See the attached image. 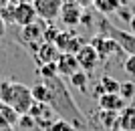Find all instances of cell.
I'll return each mask as SVG.
<instances>
[{"mask_svg":"<svg viewBox=\"0 0 135 131\" xmlns=\"http://www.w3.org/2000/svg\"><path fill=\"white\" fill-rule=\"evenodd\" d=\"M79 24H83L85 28H91V26L95 24V16H93V12H91V10H83V16H81V22Z\"/></svg>","mask_w":135,"mask_h":131,"instance_id":"cell-24","label":"cell"},{"mask_svg":"<svg viewBox=\"0 0 135 131\" xmlns=\"http://www.w3.org/2000/svg\"><path fill=\"white\" fill-rule=\"evenodd\" d=\"M123 71L135 79V55H127L123 61Z\"/></svg>","mask_w":135,"mask_h":131,"instance_id":"cell-23","label":"cell"},{"mask_svg":"<svg viewBox=\"0 0 135 131\" xmlns=\"http://www.w3.org/2000/svg\"><path fill=\"white\" fill-rule=\"evenodd\" d=\"M6 6H8V0H0V12H2V10H4V8H6Z\"/></svg>","mask_w":135,"mask_h":131,"instance_id":"cell-30","label":"cell"},{"mask_svg":"<svg viewBox=\"0 0 135 131\" xmlns=\"http://www.w3.org/2000/svg\"><path fill=\"white\" fill-rule=\"evenodd\" d=\"M45 26H46V22H42V20L36 18V22H32V24H28V26H24V28H20V40L26 45L28 51H32V55L36 52V48L45 42V38H42Z\"/></svg>","mask_w":135,"mask_h":131,"instance_id":"cell-3","label":"cell"},{"mask_svg":"<svg viewBox=\"0 0 135 131\" xmlns=\"http://www.w3.org/2000/svg\"><path fill=\"white\" fill-rule=\"evenodd\" d=\"M97 117H99V121H101V125L105 127V129H113V127H117L119 113H111V111H101V109H99Z\"/></svg>","mask_w":135,"mask_h":131,"instance_id":"cell-18","label":"cell"},{"mask_svg":"<svg viewBox=\"0 0 135 131\" xmlns=\"http://www.w3.org/2000/svg\"><path fill=\"white\" fill-rule=\"evenodd\" d=\"M49 131H79V129H77V127H73L69 121H65V119H56L55 123L49 127Z\"/></svg>","mask_w":135,"mask_h":131,"instance_id":"cell-21","label":"cell"},{"mask_svg":"<svg viewBox=\"0 0 135 131\" xmlns=\"http://www.w3.org/2000/svg\"><path fill=\"white\" fill-rule=\"evenodd\" d=\"M0 91H2V81H0Z\"/></svg>","mask_w":135,"mask_h":131,"instance_id":"cell-31","label":"cell"},{"mask_svg":"<svg viewBox=\"0 0 135 131\" xmlns=\"http://www.w3.org/2000/svg\"><path fill=\"white\" fill-rule=\"evenodd\" d=\"M89 45L97 51L99 61H109V59L115 57V55H125V52L121 51V46H119L113 38L105 36V34H95V36L91 38ZM125 57H127V55H125Z\"/></svg>","mask_w":135,"mask_h":131,"instance_id":"cell-4","label":"cell"},{"mask_svg":"<svg viewBox=\"0 0 135 131\" xmlns=\"http://www.w3.org/2000/svg\"><path fill=\"white\" fill-rule=\"evenodd\" d=\"M22 2H28V0H8L10 6H18V4H22Z\"/></svg>","mask_w":135,"mask_h":131,"instance_id":"cell-28","label":"cell"},{"mask_svg":"<svg viewBox=\"0 0 135 131\" xmlns=\"http://www.w3.org/2000/svg\"><path fill=\"white\" fill-rule=\"evenodd\" d=\"M10 22L18 24L20 28H24V26H28V24L36 22V12H34V8H32V2H22V4L14 6Z\"/></svg>","mask_w":135,"mask_h":131,"instance_id":"cell-8","label":"cell"},{"mask_svg":"<svg viewBox=\"0 0 135 131\" xmlns=\"http://www.w3.org/2000/svg\"><path fill=\"white\" fill-rule=\"evenodd\" d=\"M62 0H32V8L36 12V18L42 22H52L61 14Z\"/></svg>","mask_w":135,"mask_h":131,"instance_id":"cell-5","label":"cell"},{"mask_svg":"<svg viewBox=\"0 0 135 131\" xmlns=\"http://www.w3.org/2000/svg\"><path fill=\"white\" fill-rule=\"evenodd\" d=\"M0 103L10 107L16 115H26L32 107V93L30 87L14 81H2V91H0Z\"/></svg>","mask_w":135,"mask_h":131,"instance_id":"cell-1","label":"cell"},{"mask_svg":"<svg viewBox=\"0 0 135 131\" xmlns=\"http://www.w3.org/2000/svg\"><path fill=\"white\" fill-rule=\"evenodd\" d=\"M52 45L56 46V51L61 52V55H77L79 48L83 45H87V42L73 28H62V30H59V34H56Z\"/></svg>","mask_w":135,"mask_h":131,"instance_id":"cell-2","label":"cell"},{"mask_svg":"<svg viewBox=\"0 0 135 131\" xmlns=\"http://www.w3.org/2000/svg\"><path fill=\"white\" fill-rule=\"evenodd\" d=\"M59 55L61 52L56 51V46L52 45V42H42V45L36 48V52H34V61H36V65H49V63H56V59H59Z\"/></svg>","mask_w":135,"mask_h":131,"instance_id":"cell-11","label":"cell"},{"mask_svg":"<svg viewBox=\"0 0 135 131\" xmlns=\"http://www.w3.org/2000/svg\"><path fill=\"white\" fill-rule=\"evenodd\" d=\"M75 59H77V63H79V69H81V71H85L87 75H89L91 71H95L97 65L101 63V61H99V55H97V51L89 45V42L81 46L79 52L75 55Z\"/></svg>","mask_w":135,"mask_h":131,"instance_id":"cell-7","label":"cell"},{"mask_svg":"<svg viewBox=\"0 0 135 131\" xmlns=\"http://www.w3.org/2000/svg\"><path fill=\"white\" fill-rule=\"evenodd\" d=\"M16 125L20 127V129H26L28 131V129H32L36 123H34V119L26 113V115H18V123H16Z\"/></svg>","mask_w":135,"mask_h":131,"instance_id":"cell-22","label":"cell"},{"mask_svg":"<svg viewBox=\"0 0 135 131\" xmlns=\"http://www.w3.org/2000/svg\"><path fill=\"white\" fill-rule=\"evenodd\" d=\"M97 105L101 111H111V113H119L121 109L127 105L123 99L119 97V93H105L97 99Z\"/></svg>","mask_w":135,"mask_h":131,"instance_id":"cell-10","label":"cell"},{"mask_svg":"<svg viewBox=\"0 0 135 131\" xmlns=\"http://www.w3.org/2000/svg\"><path fill=\"white\" fill-rule=\"evenodd\" d=\"M127 24H129V34H133V36H135V14L131 16V20Z\"/></svg>","mask_w":135,"mask_h":131,"instance_id":"cell-27","label":"cell"},{"mask_svg":"<svg viewBox=\"0 0 135 131\" xmlns=\"http://www.w3.org/2000/svg\"><path fill=\"white\" fill-rule=\"evenodd\" d=\"M4 32H6V22L2 20V18H0V36H2Z\"/></svg>","mask_w":135,"mask_h":131,"instance_id":"cell-29","label":"cell"},{"mask_svg":"<svg viewBox=\"0 0 135 131\" xmlns=\"http://www.w3.org/2000/svg\"><path fill=\"white\" fill-rule=\"evenodd\" d=\"M81 16H83V8H81L75 0H62V6H61V22L67 26V28H73V26H79L81 22Z\"/></svg>","mask_w":135,"mask_h":131,"instance_id":"cell-6","label":"cell"},{"mask_svg":"<svg viewBox=\"0 0 135 131\" xmlns=\"http://www.w3.org/2000/svg\"><path fill=\"white\" fill-rule=\"evenodd\" d=\"M0 38H2V36H0Z\"/></svg>","mask_w":135,"mask_h":131,"instance_id":"cell-33","label":"cell"},{"mask_svg":"<svg viewBox=\"0 0 135 131\" xmlns=\"http://www.w3.org/2000/svg\"><path fill=\"white\" fill-rule=\"evenodd\" d=\"M77 71H81L79 69V63H77V59H75V55H59V59H56V73H59V77H73Z\"/></svg>","mask_w":135,"mask_h":131,"instance_id":"cell-9","label":"cell"},{"mask_svg":"<svg viewBox=\"0 0 135 131\" xmlns=\"http://www.w3.org/2000/svg\"><path fill=\"white\" fill-rule=\"evenodd\" d=\"M16 121H18V115L10 107H6L4 103H0V131L10 129L12 125H16Z\"/></svg>","mask_w":135,"mask_h":131,"instance_id":"cell-14","label":"cell"},{"mask_svg":"<svg viewBox=\"0 0 135 131\" xmlns=\"http://www.w3.org/2000/svg\"><path fill=\"white\" fill-rule=\"evenodd\" d=\"M119 83L117 79H113L111 75H101V79H99V87L103 89V93H119Z\"/></svg>","mask_w":135,"mask_h":131,"instance_id":"cell-17","label":"cell"},{"mask_svg":"<svg viewBox=\"0 0 135 131\" xmlns=\"http://www.w3.org/2000/svg\"><path fill=\"white\" fill-rule=\"evenodd\" d=\"M30 93H32V101L34 103H45L49 105L51 103V91L45 83H38V85H32L30 87Z\"/></svg>","mask_w":135,"mask_h":131,"instance_id":"cell-15","label":"cell"},{"mask_svg":"<svg viewBox=\"0 0 135 131\" xmlns=\"http://www.w3.org/2000/svg\"><path fill=\"white\" fill-rule=\"evenodd\" d=\"M75 2H77V4L81 6V8H91V6H93V0H75Z\"/></svg>","mask_w":135,"mask_h":131,"instance_id":"cell-26","label":"cell"},{"mask_svg":"<svg viewBox=\"0 0 135 131\" xmlns=\"http://www.w3.org/2000/svg\"><path fill=\"white\" fill-rule=\"evenodd\" d=\"M38 75L42 77L45 81H51V79H56L59 73H56V63H49V65H40L38 67Z\"/></svg>","mask_w":135,"mask_h":131,"instance_id":"cell-20","label":"cell"},{"mask_svg":"<svg viewBox=\"0 0 135 131\" xmlns=\"http://www.w3.org/2000/svg\"><path fill=\"white\" fill-rule=\"evenodd\" d=\"M93 6H95V10L103 16H107V14H113V12H117L121 6H123V0H93Z\"/></svg>","mask_w":135,"mask_h":131,"instance_id":"cell-13","label":"cell"},{"mask_svg":"<svg viewBox=\"0 0 135 131\" xmlns=\"http://www.w3.org/2000/svg\"><path fill=\"white\" fill-rule=\"evenodd\" d=\"M117 14H119V18H123L125 22H129V20H131V16H133V14H131V12L127 10V8H125V6H121V8H119V10H117Z\"/></svg>","mask_w":135,"mask_h":131,"instance_id":"cell-25","label":"cell"},{"mask_svg":"<svg viewBox=\"0 0 135 131\" xmlns=\"http://www.w3.org/2000/svg\"><path fill=\"white\" fill-rule=\"evenodd\" d=\"M119 131H135V103H127L117 117Z\"/></svg>","mask_w":135,"mask_h":131,"instance_id":"cell-12","label":"cell"},{"mask_svg":"<svg viewBox=\"0 0 135 131\" xmlns=\"http://www.w3.org/2000/svg\"><path fill=\"white\" fill-rule=\"evenodd\" d=\"M119 97L123 99L125 103H129L135 99V83L133 81H125L119 85Z\"/></svg>","mask_w":135,"mask_h":131,"instance_id":"cell-19","label":"cell"},{"mask_svg":"<svg viewBox=\"0 0 135 131\" xmlns=\"http://www.w3.org/2000/svg\"><path fill=\"white\" fill-rule=\"evenodd\" d=\"M69 83H71V87H75L77 91L87 93V87H89V75L85 73V71H77L73 77H69Z\"/></svg>","mask_w":135,"mask_h":131,"instance_id":"cell-16","label":"cell"},{"mask_svg":"<svg viewBox=\"0 0 135 131\" xmlns=\"http://www.w3.org/2000/svg\"><path fill=\"white\" fill-rule=\"evenodd\" d=\"M131 2H135V0H131Z\"/></svg>","mask_w":135,"mask_h":131,"instance_id":"cell-32","label":"cell"},{"mask_svg":"<svg viewBox=\"0 0 135 131\" xmlns=\"http://www.w3.org/2000/svg\"><path fill=\"white\" fill-rule=\"evenodd\" d=\"M133 83H135V81H133Z\"/></svg>","mask_w":135,"mask_h":131,"instance_id":"cell-34","label":"cell"}]
</instances>
